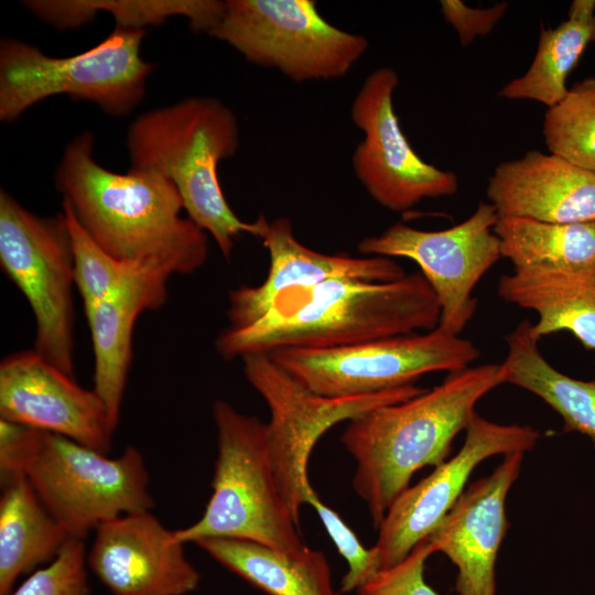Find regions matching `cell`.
Here are the masks:
<instances>
[{
    "instance_id": "cell-1",
    "label": "cell",
    "mask_w": 595,
    "mask_h": 595,
    "mask_svg": "<svg viewBox=\"0 0 595 595\" xmlns=\"http://www.w3.org/2000/svg\"><path fill=\"white\" fill-rule=\"evenodd\" d=\"M84 131L65 148L54 174L62 194L91 239L119 261L190 274L207 260L204 230L187 217L175 186L163 175L131 167L118 173L94 156Z\"/></svg>"
},
{
    "instance_id": "cell-2",
    "label": "cell",
    "mask_w": 595,
    "mask_h": 595,
    "mask_svg": "<svg viewBox=\"0 0 595 595\" xmlns=\"http://www.w3.org/2000/svg\"><path fill=\"white\" fill-rule=\"evenodd\" d=\"M441 307L421 272L389 282L333 279L286 290L267 312L216 339L226 360L282 348L327 349L436 328Z\"/></svg>"
},
{
    "instance_id": "cell-3",
    "label": "cell",
    "mask_w": 595,
    "mask_h": 595,
    "mask_svg": "<svg viewBox=\"0 0 595 595\" xmlns=\"http://www.w3.org/2000/svg\"><path fill=\"white\" fill-rule=\"evenodd\" d=\"M502 383L500 365L469 366L448 372L431 390L348 421L340 442L356 463L353 487L376 529L412 475L445 461L477 402Z\"/></svg>"
},
{
    "instance_id": "cell-4",
    "label": "cell",
    "mask_w": 595,
    "mask_h": 595,
    "mask_svg": "<svg viewBox=\"0 0 595 595\" xmlns=\"http://www.w3.org/2000/svg\"><path fill=\"white\" fill-rule=\"evenodd\" d=\"M0 475L24 476L72 539L84 541L108 520L154 507L138 448L128 446L109 457L68 437L3 419Z\"/></svg>"
},
{
    "instance_id": "cell-5",
    "label": "cell",
    "mask_w": 595,
    "mask_h": 595,
    "mask_svg": "<svg viewBox=\"0 0 595 595\" xmlns=\"http://www.w3.org/2000/svg\"><path fill=\"white\" fill-rule=\"evenodd\" d=\"M235 113L212 97H191L141 113L128 128L131 167L154 171L178 192L186 217L209 234L225 258L244 232L258 237L259 221L241 220L218 177L220 161L235 155Z\"/></svg>"
},
{
    "instance_id": "cell-6",
    "label": "cell",
    "mask_w": 595,
    "mask_h": 595,
    "mask_svg": "<svg viewBox=\"0 0 595 595\" xmlns=\"http://www.w3.org/2000/svg\"><path fill=\"white\" fill-rule=\"evenodd\" d=\"M213 418L217 431V457L213 494L203 516L175 530L184 544L207 538L249 540L296 552L305 548L275 482L269 453L268 425L216 400Z\"/></svg>"
},
{
    "instance_id": "cell-7",
    "label": "cell",
    "mask_w": 595,
    "mask_h": 595,
    "mask_svg": "<svg viewBox=\"0 0 595 595\" xmlns=\"http://www.w3.org/2000/svg\"><path fill=\"white\" fill-rule=\"evenodd\" d=\"M145 30L116 25L89 50L65 57L22 40L0 41V121L11 123L46 98L65 95L113 117L130 113L145 95L154 65L141 56Z\"/></svg>"
},
{
    "instance_id": "cell-8",
    "label": "cell",
    "mask_w": 595,
    "mask_h": 595,
    "mask_svg": "<svg viewBox=\"0 0 595 595\" xmlns=\"http://www.w3.org/2000/svg\"><path fill=\"white\" fill-rule=\"evenodd\" d=\"M209 35L299 83L343 77L368 50L365 36L331 24L312 0H226Z\"/></svg>"
},
{
    "instance_id": "cell-9",
    "label": "cell",
    "mask_w": 595,
    "mask_h": 595,
    "mask_svg": "<svg viewBox=\"0 0 595 595\" xmlns=\"http://www.w3.org/2000/svg\"><path fill=\"white\" fill-rule=\"evenodd\" d=\"M0 264L35 317L33 349L74 376L73 253L63 213L37 215L0 191Z\"/></svg>"
},
{
    "instance_id": "cell-10",
    "label": "cell",
    "mask_w": 595,
    "mask_h": 595,
    "mask_svg": "<svg viewBox=\"0 0 595 595\" xmlns=\"http://www.w3.org/2000/svg\"><path fill=\"white\" fill-rule=\"evenodd\" d=\"M268 355L311 391L349 398L414 385L429 372L465 369L480 353L470 340L437 326L350 346L282 348Z\"/></svg>"
},
{
    "instance_id": "cell-11",
    "label": "cell",
    "mask_w": 595,
    "mask_h": 595,
    "mask_svg": "<svg viewBox=\"0 0 595 595\" xmlns=\"http://www.w3.org/2000/svg\"><path fill=\"white\" fill-rule=\"evenodd\" d=\"M241 359L246 378L270 410L267 423L270 458L280 495L296 523L306 491L312 487L309 459L321 436L342 421L426 390L409 385L368 396L327 398L303 386L267 354Z\"/></svg>"
},
{
    "instance_id": "cell-12",
    "label": "cell",
    "mask_w": 595,
    "mask_h": 595,
    "mask_svg": "<svg viewBox=\"0 0 595 595\" xmlns=\"http://www.w3.org/2000/svg\"><path fill=\"white\" fill-rule=\"evenodd\" d=\"M497 220L495 207L480 203L453 227L426 231L397 223L380 235L361 239L357 248L365 255L414 261L439 301V327L459 335L476 312L474 288L501 257L494 231Z\"/></svg>"
},
{
    "instance_id": "cell-13",
    "label": "cell",
    "mask_w": 595,
    "mask_h": 595,
    "mask_svg": "<svg viewBox=\"0 0 595 595\" xmlns=\"http://www.w3.org/2000/svg\"><path fill=\"white\" fill-rule=\"evenodd\" d=\"M398 84V74L388 66L365 78L350 109L354 125L364 133L351 163L374 201L389 210L404 212L425 198L454 195L458 178L422 160L409 143L393 108Z\"/></svg>"
},
{
    "instance_id": "cell-14",
    "label": "cell",
    "mask_w": 595,
    "mask_h": 595,
    "mask_svg": "<svg viewBox=\"0 0 595 595\" xmlns=\"http://www.w3.org/2000/svg\"><path fill=\"white\" fill-rule=\"evenodd\" d=\"M539 439L540 433L532 426L499 424L476 413L466 429L459 452L409 486L388 509L372 547L380 570L401 562L430 536L464 493L479 463L494 455L524 454Z\"/></svg>"
},
{
    "instance_id": "cell-15",
    "label": "cell",
    "mask_w": 595,
    "mask_h": 595,
    "mask_svg": "<svg viewBox=\"0 0 595 595\" xmlns=\"http://www.w3.org/2000/svg\"><path fill=\"white\" fill-rule=\"evenodd\" d=\"M0 419L68 437L108 454L116 428L94 389L79 386L34 349L0 364Z\"/></svg>"
},
{
    "instance_id": "cell-16",
    "label": "cell",
    "mask_w": 595,
    "mask_h": 595,
    "mask_svg": "<svg viewBox=\"0 0 595 595\" xmlns=\"http://www.w3.org/2000/svg\"><path fill=\"white\" fill-rule=\"evenodd\" d=\"M94 532L87 565L112 595H186L198 586L184 543L151 511L119 516Z\"/></svg>"
},
{
    "instance_id": "cell-17",
    "label": "cell",
    "mask_w": 595,
    "mask_h": 595,
    "mask_svg": "<svg viewBox=\"0 0 595 595\" xmlns=\"http://www.w3.org/2000/svg\"><path fill=\"white\" fill-rule=\"evenodd\" d=\"M523 455H504L491 474L464 490L426 538L434 553H444L457 567L458 595H495L496 559L509 527L506 498L519 477Z\"/></svg>"
},
{
    "instance_id": "cell-18",
    "label": "cell",
    "mask_w": 595,
    "mask_h": 595,
    "mask_svg": "<svg viewBox=\"0 0 595 595\" xmlns=\"http://www.w3.org/2000/svg\"><path fill=\"white\" fill-rule=\"evenodd\" d=\"M258 238L269 252V270L257 286L241 285L229 293L227 316L231 327H242L261 317L275 296L286 290L311 286L333 279L389 282L403 278V268L388 257L356 258L310 249L293 234L291 220L271 221L260 215Z\"/></svg>"
},
{
    "instance_id": "cell-19",
    "label": "cell",
    "mask_w": 595,
    "mask_h": 595,
    "mask_svg": "<svg viewBox=\"0 0 595 595\" xmlns=\"http://www.w3.org/2000/svg\"><path fill=\"white\" fill-rule=\"evenodd\" d=\"M486 195L498 218L566 224L595 219V173L538 150L499 163Z\"/></svg>"
},
{
    "instance_id": "cell-20",
    "label": "cell",
    "mask_w": 595,
    "mask_h": 595,
    "mask_svg": "<svg viewBox=\"0 0 595 595\" xmlns=\"http://www.w3.org/2000/svg\"><path fill=\"white\" fill-rule=\"evenodd\" d=\"M170 274L137 264L105 299L85 313L94 351V387L117 428L132 359V332L139 315L161 307Z\"/></svg>"
},
{
    "instance_id": "cell-21",
    "label": "cell",
    "mask_w": 595,
    "mask_h": 595,
    "mask_svg": "<svg viewBox=\"0 0 595 595\" xmlns=\"http://www.w3.org/2000/svg\"><path fill=\"white\" fill-rule=\"evenodd\" d=\"M498 293L502 300L538 314L532 324L537 339L567 331L595 350V269L515 268L499 278Z\"/></svg>"
},
{
    "instance_id": "cell-22",
    "label": "cell",
    "mask_w": 595,
    "mask_h": 595,
    "mask_svg": "<svg viewBox=\"0 0 595 595\" xmlns=\"http://www.w3.org/2000/svg\"><path fill=\"white\" fill-rule=\"evenodd\" d=\"M0 595L53 561L72 538L51 516L22 475L1 479Z\"/></svg>"
},
{
    "instance_id": "cell-23",
    "label": "cell",
    "mask_w": 595,
    "mask_h": 595,
    "mask_svg": "<svg viewBox=\"0 0 595 595\" xmlns=\"http://www.w3.org/2000/svg\"><path fill=\"white\" fill-rule=\"evenodd\" d=\"M195 544L268 595H339L324 553L309 547L285 552L234 538H207Z\"/></svg>"
},
{
    "instance_id": "cell-24",
    "label": "cell",
    "mask_w": 595,
    "mask_h": 595,
    "mask_svg": "<svg viewBox=\"0 0 595 595\" xmlns=\"http://www.w3.org/2000/svg\"><path fill=\"white\" fill-rule=\"evenodd\" d=\"M507 355L500 364L504 383L520 387L542 399L563 419L565 431L591 439L595 446V381L571 378L541 354L532 323L521 321L507 336Z\"/></svg>"
},
{
    "instance_id": "cell-25",
    "label": "cell",
    "mask_w": 595,
    "mask_h": 595,
    "mask_svg": "<svg viewBox=\"0 0 595 595\" xmlns=\"http://www.w3.org/2000/svg\"><path fill=\"white\" fill-rule=\"evenodd\" d=\"M594 41L595 0H573L566 20L555 28L542 29L528 71L506 84L499 96L538 101L547 108L555 106L569 91V74Z\"/></svg>"
},
{
    "instance_id": "cell-26",
    "label": "cell",
    "mask_w": 595,
    "mask_h": 595,
    "mask_svg": "<svg viewBox=\"0 0 595 595\" xmlns=\"http://www.w3.org/2000/svg\"><path fill=\"white\" fill-rule=\"evenodd\" d=\"M494 231L501 257L515 268L595 269V219L552 224L506 217L498 218Z\"/></svg>"
},
{
    "instance_id": "cell-27",
    "label": "cell",
    "mask_w": 595,
    "mask_h": 595,
    "mask_svg": "<svg viewBox=\"0 0 595 595\" xmlns=\"http://www.w3.org/2000/svg\"><path fill=\"white\" fill-rule=\"evenodd\" d=\"M223 9L218 0H37L32 7L34 15L60 30L79 28L105 11L116 25L141 30L183 17L193 31L208 35Z\"/></svg>"
},
{
    "instance_id": "cell-28",
    "label": "cell",
    "mask_w": 595,
    "mask_h": 595,
    "mask_svg": "<svg viewBox=\"0 0 595 595\" xmlns=\"http://www.w3.org/2000/svg\"><path fill=\"white\" fill-rule=\"evenodd\" d=\"M542 132L550 153L595 173V77L576 82L548 108Z\"/></svg>"
},
{
    "instance_id": "cell-29",
    "label": "cell",
    "mask_w": 595,
    "mask_h": 595,
    "mask_svg": "<svg viewBox=\"0 0 595 595\" xmlns=\"http://www.w3.org/2000/svg\"><path fill=\"white\" fill-rule=\"evenodd\" d=\"M62 213L71 236L75 286L87 313L110 294L137 264L119 261L99 247L65 201H62Z\"/></svg>"
},
{
    "instance_id": "cell-30",
    "label": "cell",
    "mask_w": 595,
    "mask_h": 595,
    "mask_svg": "<svg viewBox=\"0 0 595 595\" xmlns=\"http://www.w3.org/2000/svg\"><path fill=\"white\" fill-rule=\"evenodd\" d=\"M87 570L84 541L69 539L53 561L32 572L8 595H88Z\"/></svg>"
},
{
    "instance_id": "cell-31",
    "label": "cell",
    "mask_w": 595,
    "mask_h": 595,
    "mask_svg": "<svg viewBox=\"0 0 595 595\" xmlns=\"http://www.w3.org/2000/svg\"><path fill=\"white\" fill-rule=\"evenodd\" d=\"M305 504L315 509L337 551L347 562L348 570L342 580L340 592L357 591L380 571L375 550L361 544L349 526L320 499L313 487L305 495Z\"/></svg>"
},
{
    "instance_id": "cell-32",
    "label": "cell",
    "mask_w": 595,
    "mask_h": 595,
    "mask_svg": "<svg viewBox=\"0 0 595 595\" xmlns=\"http://www.w3.org/2000/svg\"><path fill=\"white\" fill-rule=\"evenodd\" d=\"M433 553L424 539L401 562L360 586L358 595H440L424 580L425 562Z\"/></svg>"
},
{
    "instance_id": "cell-33",
    "label": "cell",
    "mask_w": 595,
    "mask_h": 595,
    "mask_svg": "<svg viewBox=\"0 0 595 595\" xmlns=\"http://www.w3.org/2000/svg\"><path fill=\"white\" fill-rule=\"evenodd\" d=\"M445 21L453 26L463 47L478 36L489 34L505 15L509 4L499 2L489 8H472L459 0L440 2Z\"/></svg>"
}]
</instances>
